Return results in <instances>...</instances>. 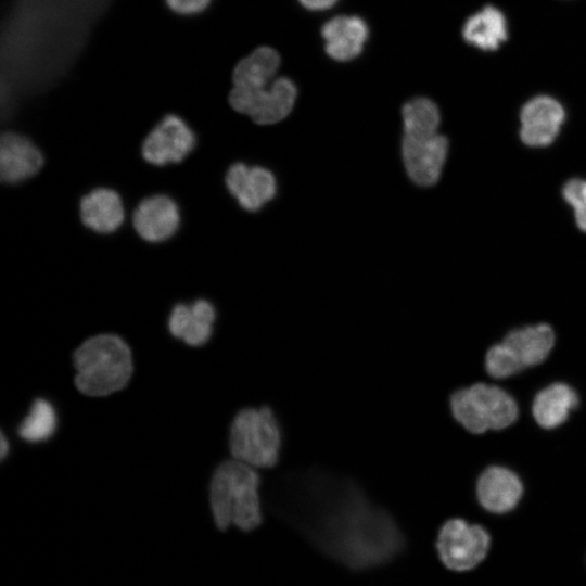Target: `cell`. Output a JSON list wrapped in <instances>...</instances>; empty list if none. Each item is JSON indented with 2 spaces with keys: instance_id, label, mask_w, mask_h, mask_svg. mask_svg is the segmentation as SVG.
<instances>
[{
  "instance_id": "cell-28",
  "label": "cell",
  "mask_w": 586,
  "mask_h": 586,
  "mask_svg": "<svg viewBox=\"0 0 586 586\" xmlns=\"http://www.w3.org/2000/svg\"><path fill=\"white\" fill-rule=\"evenodd\" d=\"M8 449H9V445H8L7 441H5V437H4L3 433H1V449H0L1 459H3L5 457V455L8 453Z\"/></svg>"
},
{
  "instance_id": "cell-26",
  "label": "cell",
  "mask_w": 586,
  "mask_h": 586,
  "mask_svg": "<svg viewBox=\"0 0 586 586\" xmlns=\"http://www.w3.org/2000/svg\"><path fill=\"white\" fill-rule=\"evenodd\" d=\"M167 10L181 17L196 16L205 12L213 0H163Z\"/></svg>"
},
{
  "instance_id": "cell-10",
  "label": "cell",
  "mask_w": 586,
  "mask_h": 586,
  "mask_svg": "<svg viewBox=\"0 0 586 586\" xmlns=\"http://www.w3.org/2000/svg\"><path fill=\"white\" fill-rule=\"evenodd\" d=\"M46 154L28 135L7 129L0 137V181L20 186L37 177L46 165Z\"/></svg>"
},
{
  "instance_id": "cell-8",
  "label": "cell",
  "mask_w": 586,
  "mask_h": 586,
  "mask_svg": "<svg viewBox=\"0 0 586 586\" xmlns=\"http://www.w3.org/2000/svg\"><path fill=\"white\" fill-rule=\"evenodd\" d=\"M489 546L491 536L483 526L459 518L446 521L436 539L443 564L458 572L476 566L486 557Z\"/></svg>"
},
{
  "instance_id": "cell-11",
  "label": "cell",
  "mask_w": 586,
  "mask_h": 586,
  "mask_svg": "<svg viewBox=\"0 0 586 586\" xmlns=\"http://www.w3.org/2000/svg\"><path fill=\"white\" fill-rule=\"evenodd\" d=\"M448 152L443 135H403L402 156L408 177L420 187L435 184L442 174Z\"/></svg>"
},
{
  "instance_id": "cell-27",
  "label": "cell",
  "mask_w": 586,
  "mask_h": 586,
  "mask_svg": "<svg viewBox=\"0 0 586 586\" xmlns=\"http://www.w3.org/2000/svg\"><path fill=\"white\" fill-rule=\"evenodd\" d=\"M309 10H326L332 7L337 0H298Z\"/></svg>"
},
{
  "instance_id": "cell-9",
  "label": "cell",
  "mask_w": 586,
  "mask_h": 586,
  "mask_svg": "<svg viewBox=\"0 0 586 586\" xmlns=\"http://www.w3.org/2000/svg\"><path fill=\"white\" fill-rule=\"evenodd\" d=\"M131 228L149 244H163L180 231L183 216L178 201L170 194L155 192L140 199L131 208Z\"/></svg>"
},
{
  "instance_id": "cell-4",
  "label": "cell",
  "mask_w": 586,
  "mask_h": 586,
  "mask_svg": "<svg viewBox=\"0 0 586 586\" xmlns=\"http://www.w3.org/2000/svg\"><path fill=\"white\" fill-rule=\"evenodd\" d=\"M281 444V426L270 407L244 408L234 417L229 435L234 459L254 468H271L279 460Z\"/></svg>"
},
{
  "instance_id": "cell-25",
  "label": "cell",
  "mask_w": 586,
  "mask_h": 586,
  "mask_svg": "<svg viewBox=\"0 0 586 586\" xmlns=\"http://www.w3.org/2000/svg\"><path fill=\"white\" fill-rule=\"evenodd\" d=\"M562 194L574 209L576 225L586 232V180H569L563 187Z\"/></svg>"
},
{
  "instance_id": "cell-5",
  "label": "cell",
  "mask_w": 586,
  "mask_h": 586,
  "mask_svg": "<svg viewBox=\"0 0 586 586\" xmlns=\"http://www.w3.org/2000/svg\"><path fill=\"white\" fill-rule=\"evenodd\" d=\"M450 410L454 418L474 434L505 429L519 416L518 404L507 391L482 382L454 392Z\"/></svg>"
},
{
  "instance_id": "cell-6",
  "label": "cell",
  "mask_w": 586,
  "mask_h": 586,
  "mask_svg": "<svg viewBox=\"0 0 586 586\" xmlns=\"http://www.w3.org/2000/svg\"><path fill=\"white\" fill-rule=\"evenodd\" d=\"M198 133L180 114L167 112L149 129L140 143V155L153 167L183 163L196 149Z\"/></svg>"
},
{
  "instance_id": "cell-21",
  "label": "cell",
  "mask_w": 586,
  "mask_h": 586,
  "mask_svg": "<svg viewBox=\"0 0 586 586\" xmlns=\"http://www.w3.org/2000/svg\"><path fill=\"white\" fill-rule=\"evenodd\" d=\"M462 36L468 43L481 50H496L508 36L505 15L497 8L487 5L467 20Z\"/></svg>"
},
{
  "instance_id": "cell-16",
  "label": "cell",
  "mask_w": 586,
  "mask_h": 586,
  "mask_svg": "<svg viewBox=\"0 0 586 586\" xmlns=\"http://www.w3.org/2000/svg\"><path fill=\"white\" fill-rule=\"evenodd\" d=\"M215 320L214 305L205 298H198L191 303H177L173 307L168 329L188 345L200 346L209 340Z\"/></svg>"
},
{
  "instance_id": "cell-23",
  "label": "cell",
  "mask_w": 586,
  "mask_h": 586,
  "mask_svg": "<svg viewBox=\"0 0 586 586\" xmlns=\"http://www.w3.org/2000/svg\"><path fill=\"white\" fill-rule=\"evenodd\" d=\"M55 425L56 416L52 405L46 399H37L21 424L18 434L25 441L40 442L52 435Z\"/></svg>"
},
{
  "instance_id": "cell-17",
  "label": "cell",
  "mask_w": 586,
  "mask_h": 586,
  "mask_svg": "<svg viewBox=\"0 0 586 586\" xmlns=\"http://www.w3.org/2000/svg\"><path fill=\"white\" fill-rule=\"evenodd\" d=\"M321 34L329 56L336 61H348L362 51L368 27L358 16L341 15L327 22Z\"/></svg>"
},
{
  "instance_id": "cell-19",
  "label": "cell",
  "mask_w": 586,
  "mask_h": 586,
  "mask_svg": "<svg viewBox=\"0 0 586 586\" xmlns=\"http://www.w3.org/2000/svg\"><path fill=\"white\" fill-rule=\"evenodd\" d=\"M514 353L522 367L542 364L555 345V333L547 323L511 330L502 340Z\"/></svg>"
},
{
  "instance_id": "cell-1",
  "label": "cell",
  "mask_w": 586,
  "mask_h": 586,
  "mask_svg": "<svg viewBox=\"0 0 586 586\" xmlns=\"http://www.w3.org/2000/svg\"><path fill=\"white\" fill-rule=\"evenodd\" d=\"M269 506L320 551L354 570L385 564L405 548L392 514L346 476L317 468L286 473L270 485Z\"/></svg>"
},
{
  "instance_id": "cell-13",
  "label": "cell",
  "mask_w": 586,
  "mask_h": 586,
  "mask_svg": "<svg viewBox=\"0 0 586 586\" xmlns=\"http://www.w3.org/2000/svg\"><path fill=\"white\" fill-rule=\"evenodd\" d=\"M225 186L239 206L247 212H257L277 193V180L269 169L242 162L227 168Z\"/></svg>"
},
{
  "instance_id": "cell-20",
  "label": "cell",
  "mask_w": 586,
  "mask_h": 586,
  "mask_svg": "<svg viewBox=\"0 0 586 586\" xmlns=\"http://www.w3.org/2000/svg\"><path fill=\"white\" fill-rule=\"evenodd\" d=\"M280 64L276 50L259 47L241 59L232 71V87L240 89H256L266 87L275 79Z\"/></svg>"
},
{
  "instance_id": "cell-15",
  "label": "cell",
  "mask_w": 586,
  "mask_h": 586,
  "mask_svg": "<svg viewBox=\"0 0 586 586\" xmlns=\"http://www.w3.org/2000/svg\"><path fill=\"white\" fill-rule=\"evenodd\" d=\"M523 494L520 477L510 469L500 466L486 468L476 483L480 505L493 513H506L515 508Z\"/></svg>"
},
{
  "instance_id": "cell-14",
  "label": "cell",
  "mask_w": 586,
  "mask_h": 586,
  "mask_svg": "<svg viewBox=\"0 0 586 586\" xmlns=\"http://www.w3.org/2000/svg\"><path fill=\"white\" fill-rule=\"evenodd\" d=\"M564 117V109L555 98L534 97L521 110L520 137L528 146H547L557 138Z\"/></svg>"
},
{
  "instance_id": "cell-22",
  "label": "cell",
  "mask_w": 586,
  "mask_h": 586,
  "mask_svg": "<svg viewBox=\"0 0 586 586\" xmlns=\"http://www.w3.org/2000/svg\"><path fill=\"white\" fill-rule=\"evenodd\" d=\"M404 135L422 136L437 133L441 115L436 104L419 97L406 102L402 109Z\"/></svg>"
},
{
  "instance_id": "cell-2",
  "label": "cell",
  "mask_w": 586,
  "mask_h": 586,
  "mask_svg": "<svg viewBox=\"0 0 586 586\" xmlns=\"http://www.w3.org/2000/svg\"><path fill=\"white\" fill-rule=\"evenodd\" d=\"M260 476L254 467L232 459L215 470L209 487L214 521L219 530L231 524L243 531L256 528L263 521Z\"/></svg>"
},
{
  "instance_id": "cell-7",
  "label": "cell",
  "mask_w": 586,
  "mask_h": 586,
  "mask_svg": "<svg viewBox=\"0 0 586 586\" xmlns=\"http://www.w3.org/2000/svg\"><path fill=\"white\" fill-rule=\"evenodd\" d=\"M296 94L293 81L279 77L268 86L256 89L231 87L228 102L233 111L249 116L255 124L271 125L291 113Z\"/></svg>"
},
{
  "instance_id": "cell-24",
  "label": "cell",
  "mask_w": 586,
  "mask_h": 586,
  "mask_svg": "<svg viewBox=\"0 0 586 586\" xmlns=\"http://www.w3.org/2000/svg\"><path fill=\"white\" fill-rule=\"evenodd\" d=\"M485 369L495 379L511 377L523 369L512 349L504 342L493 345L485 356Z\"/></svg>"
},
{
  "instance_id": "cell-18",
  "label": "cell",
  "mask_w": 586,
  "mask_h": 586,
  "mask_svg": "<svg viewBox=\"0 0 586 586\" xmlns=\"http://www.w3.org/2000/svg\"><path fill=\"white\" fill-rule=\"evenodd\" d=\"M578 403V395L572 386L555 382L535 395L532 405L533 417L542 428L555 429L566 421Z\"/></svg>"
},
{
  "instance_id": "cell-3",
  "label": "cell",
  "mask_w": 586,
  "mask_h": 586,
  "mask_svg": "<svg viewBox=\"0 0 586 586\" xmlns=\"http://www.w3.org/2000/svg\"><path fill=\"white\" fill-rule=\"evenodd\" d=\"M75 384L88 396H106L124 388L132 374L130 348L119 336L98 334L73 354Z\"/></svg>"
},
{
  "instance_id": "cell-12",
  "label": "cell",
  "mask_w": 586,
  "mask_h": 586,
  "mask_svg": "<svg viewBox=\"0 0 586 586\" xmlns=\"http://www.w3.org/2000/svg\"><path fill=\"white\" fill-rule=\"evenodd\" d=\"M127 204L116 189L99 186L84 193L77 204L79 222L99 235L119 231L127 218Z\"/></svg>"
}]
</instances>
